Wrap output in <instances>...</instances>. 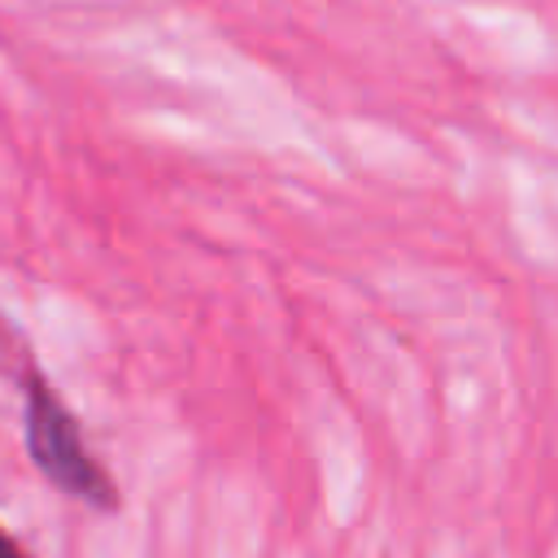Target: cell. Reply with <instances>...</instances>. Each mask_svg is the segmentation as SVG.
<instances>
[{
  "label": "cell",
  "instance_id": "obj_1",
  "mask_svg": "<svg viewBox=\"0 0 558 558\" xmlns=\"http://www.w3.org/2000/svg\"><path fill=\"white\" fill-rule=\"evenodd\" d=\"M31 440H35V458L39 466L70 493H87V497H105V480L100 471L87 462L78 432L70 423V414L44 392L35 388V410H31Z\"/></svg>",
  "mask_w": 558,
  "mask_h": 558
},
{
  "label": "cell",
  "instance_id": "obj_2",
  "mask_svg": "<svg viewBox=\"0 0 558 558\" xmlns=\"http://www.w3.org/2000/svg\"><path fill=\"white\" fill-rule=\"evenodd\" d=\"M0 558H13V554H9V545H4V541H0Z\"/></svg>",
  "mask_w": 558,
  "mask_h": 558
}]
</instances>
